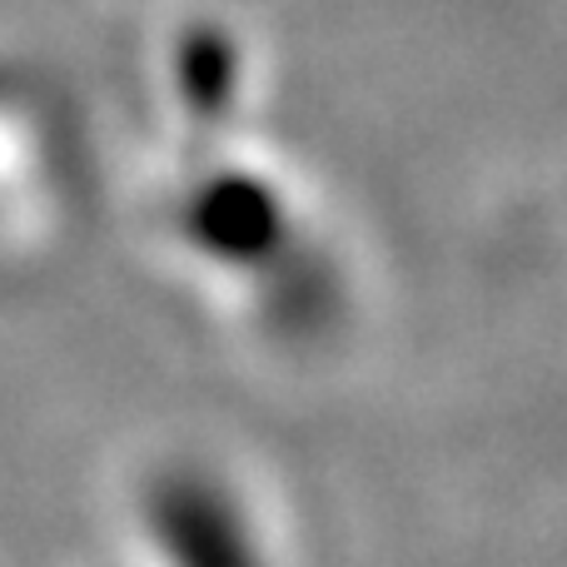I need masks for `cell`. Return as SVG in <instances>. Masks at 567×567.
Masks as SVG:
<instances>
[{"mask_svg":"<svg viewBox=\"0 0 567 567\" xmlns=\"http://www.w3.org/2000/svg\"><path fill=\"white\" fill-rule=\"evenodd\" d=\"M155 235L209 289L255 293L259 319H279L289 309L284 293L329 255L309 195L249 155H205L169 179L155 205Z\"/></svg>","mask_w":567,"mask_h":567,"instance_id":"obj_1","label":"cell"},{"mask_svg":"<svg viewBox=\"0 0 567 567\" xmlns=\"http://www.w3.org/2000/svg\"><path fill=\"white\" fill-rule=\"evenodd\" d=\"M120 567H293L289 528L249 458L209 439L145 449L115 498Z\"/></svg>","mask_w":567,"mask_h":567,"instance_id":"obj_2","label":"cell"}]
</instances>
